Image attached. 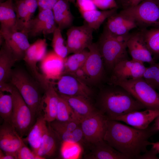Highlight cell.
<instances>
[{"label": "cell", "mask_w": 159, "mask_h": 159, "mask_svg": "<svg viewBox=\"0 0 159 159\" xmlns=\"http://www.w3.org/2000/svg\"><path fill=\"white\" fill-rule=\"evenodd\" d=\"M68 1L74 3L76 0H67Z\"/></svg>", "instance_id": "51"}, {"label": "cell", "mask_w": 159, "mask_h": 159, "mask_svg": "<svg viewBox=\"0 0 159 159\" xmlns=\"http://www.w3.org/2000/svg\"><path fill=\"white\" fill-rule=\"evenodd\" d=\"M147 46L153 59H159V27L141 29Z\"/></svg>", "instance_id": "32"}, {"label": "cell", "mask_w": 159, "mask_h": 159, "mask_svg": "<svg viewBox=\"0 0 159 159\" xmlns=\"http://www.w3.org/2000/svg\"><path fill=\"white\" fill-rule=\"evenodd\" d=\"M150 145L152 148L155 150L157 153H159V141L155 143L151 142Z\"/></svg>", "instance_id": "48"}, {"label": "cell", "mask_w": 159, "mask_h": 159, "mask_svg": "<svg viewBox=\"0 0 159 159\" xmlns=\"http://www.w3.org/2000/svg\"><path fill=\"white\" fill-rule=\"evenodd\" d=\"M77 5L80 13L96 9L92 0H76Z\"/></svg>", "instance_id": "42"}, {"label": "cell", "mask_w": 159, "mask_h": 159, "mask_svg": "<svg viewBox=\"0 0 159 159\" xmlns=\"http://www.w3.org/2000/svg\"><path fill=\"white\" fill-rule=\"evenodd\" d=\"M121 11L134 19L138 26L143 28L159 27V2L157 0H143L137 5Z\"/></svg>", "instance_id": "8"}, {"label": "cell", "mask_w": 159, "mask_h": 159, "mask_svg": "<svg viewBox=\"0 0 159 159\" xmlns=\"http://www.w3.org/2000/svg\"><path fill=\"white\" fill-rule=\"evenodd\" d=\"M15 156L17 159H43L25 145L22 138L21 145L16 152Z\"/></svg>", "instance_id": "40"}, {"label": "cell", "mask_w": 159, "mask_h": 159, "mask_svg": "<svg viewBox=\"0 0 159 159\" xmlns=\"http://www.w3.org/2000/svg\"><path fill=\"white\" fill-rule=\"evenodd\" d=\"M56 24L52 10H39L37 16L29 22L28 34L35 37L53 33L57 27Z\"/></svg>", "instance_id": "16"}, {"label": "cell", "mask_w": 159, "mask_h": 159, "mask_svg": "<svg viewBox=\"0 0 159 159\" xmlns=\"http://www.w3.org/2000/svg\"><path fill=\"white\" fill-rule=\"evenodd\" d=\"M22 140L12 124L4 121L0 126V149L13 155L16 159L15 153L21 145Z\"/></svg>", "instance_id": "20"}, {"label": "cell", "mask_w": 159, "mask_h": 159, "mask_svg": "<svg viewBox=\"0 0 159 159\" xmlns=\"http://www.w3.org/2000/svg\"><path fill=\"white\" fill-rule=\"evenodd\" d=\"M64 59L53 50L47 52L40 62L42 74L49 82L57 80L63 75Z\"/></svg>", "instance_id": "17"}, {"label": "cell", "mask_w": 159, "mask_h": 159, "mask_svg": "<svg viewBox=\"0 0 159 159\" xmlns=\"http://www.w3.org/2000/svg\"><path fill=\"white\" fill-rule=\"evenodd\" d=\"M153 125L157 131H159V115L154 120V123Z\"/></svg>", "instance_id": "49"}, {"label": "cell", "mask_w": 159, "mask_h": 159, "mask_svg": "<svg viewBox=\"0 0 159 159\" xmlns=\"http://www.w3.org/2000/svg\"><path fill=\"white\" fill-rule=\"evenodd\" d=\"M77 144L62 142L60 149L62 157L65 159L77 158L80 152Z\"/></svg>", "instance_id": "39"}, {"label": "cell", "mask_w": 159, "mask_h": 159, "mask_svg": "<svg viewBox=\"0 0 159 159\" xmlns=\"http://www.w3.org/2000/svg\"><path fill=\"white\" fill-rule=\"evenodd\" d=\"M0 51V89L10 83L13 69L16 61L12 54L3 42Z\"/></svg>", "instance_id": "22"}, {"label": "cell", "mask_w": 159, "mask_h": 159, "mask_svg": "<svg viewBox=\"0 0 159 159\" xmlns=\"http://www.w3.org/2000/svg\"><path fill=\"white\" fill-rule=\"evenodd\" d=\"M89 53L83 65L71 74L87 85L100 82L104 78L105 67L97 44L93 43L87 48Z\"/></svg>", "instance_id": "6"}, {"label": "cell", "mask_w": 159, "mask_h": 159, "mask_svg": "<svg viewBox=\"0 0 159 159\" xmlns=\"http://www.w3.org/2000/svg\"><path fill=\"white\" fill-rule=\"evenodd\" d=\"M13 0H7L0 4V34L16 29V17Z\"/></svg>", "instance_id": "23"}, {"label": "cell", "mask_w": 159, "mask_h": 159, "mask_svg": "<svg viewBox=\"0 0 159 159\" xmlns=\"http://www.w3.org/2000/svg\"><path fill=\"white\" fill-rule=\"evenodd\" d=\"M32 16L38 7V0H23Z\"/></svg>", "instance_id": "45"}, {"label": "cell", "mask_w": 159, "mask_h": 159, "mask_svg": "<svg viewBox=\"0 0 159 159\" xmlns=\"http://www.w3.org/2000/svg\"><path fill=\"white\" fill-rule=\"evenodd\" d=\"M130 34L117 36L105 30L102 34L97 44L105 68L108 71L111 72L117 62L128 59L127 44Z\"/></svg>", "instance_id": "4"}, {"label": "cell", "mask_w": 159, "mask_h": 159, "mask_svg": "<svg viewBox=\"0 0 159 159\" xmlns=\"http://www.w3.org/2000/svg\"><path fill=\"white\" fill-rule=\"evenodd\" d=\"M0 35L16 61L23 59L30 45L28 35L22 32L15 31L0 34Z\"/></svg>", "instance_id": "18"}, {"label": "cell", "mask_w": 159, "mask_h": 159, "mask_svg": "<svg viewBox=\"0 0 159 159\" xmlns=\"http://www.w3.org/2000/svg\"><path fill=\"white\" fill-rule=\"evenodd\" d=\"M100 92L98 104L101 111L109 119L145 107L122 87L109 84Z\"/></svg>", "instance_id": "2"}, {"label": "cell", "mask_w": 159, "mask_h": 159, "mask_svg": "<svg viewBox=\"0 0 159 159\" xmlns=\"http://www.w3.org/2000/svg\"><path fill=\"white\" fill-rule=\"evenodd\" d=\"M59 94L68 102L80 122L83 118L96 111L89 99L85 97L80 96H68Z\"/></svg>", "instance_id": "26"}, {"label": "cell", "mask_w": 159, "mask_h": 159, "mask_svg": "<svg viewBox=\"0 0 159 159\" xmlns=\"http://www.w3.org/2000/svg\"><path fill=\"white\" fill-rule=\"evenodd\" d=\"M12 95L13 109L11 123L21 138L26 136L34 125L35 117L17 89L14 86Z\"/></svg>", "instance_id": "7"}, {"label": "cell", "mask_w": 159, "mask_h": 159, "mask_svg": "<svg viewBox=\"0 0 159 159\" xmlns=\"http://www.w3.org/2000/svg\"><path fill=\"white\" fill-rule=\"evenodd\" d=\"M117 3V1L120 4L123 8V9H125L128 0H116Z\"/></svg>", "instance_id": "50"}, {"label": "cell", "mask_w": 159, "mask_h": 159, "mask_svg": "<svg viewBox=\"0 0 159 159\" xmlns=\"http://www.w3.org/2000/svg\"><path fill=\"white\" fill-rule=\"evenodd\" d=\"M59 96L56 120L61 122L74 120L80 122L68 102L59 95Z\"/></svg>", "instance_id": "33"}, {"label": "cell", "mask_w": 159, "mask_h": 159, "mask_svg": "<svg viewBox=\"0 0 159 159\" xmlns=\"http://www.w3.org/2000/svg\"><path fill=\"white\" fill-rule=\"evenodd\" d=\"M146 68L143 63L132 59L121 60L113 68L109 83L118 81L142 77Z\"/></svg>", "instance_id": "12"}, {"label": "cell", "mask_w": 159, "mask_h": 159, "mask_svg": "<svg viewBox=\"0 0 159 159\" xmlns=\"http://www.w3.org/2000/svg\"><path fill=\"white\" fill-rule=\"evenodd\" d=\"M60 139L56 132L48 125L37 155L43 159L51 158L55 155L58 149V140Z\"/></svg>", "instance_id": "25"}, {"label": "cell", "mask_w": 159, "mask_h": 159, "mask_svg": "<svg viewBox=\"0 0 159 159\" xmlns=\"http://www.w3.org/2000/svg\"><path fill=\"white\" fill-rule=\"evenodd\" d=\"M59 0H38L39 10L44 9L52 10L56 4Z\"/></svg>", "instance_id": "43"}, {"label": "cell", "mask_w": 159, "mask_h": 159, "mask_svg": "<svg viewBox=\"0 0 159 159\" xmlns=\"http://www.w3.org/2000/svg\"><path fill=\"white\" fill-rule=\"evenodd\" d=\"M159 115V110L146 109L144 110H136L117 117L112 120L123 122L135 128L143 130Z\"/></svg>", "instance_id": "19"}, {"label": "cell", "mask_w": 159, "mask_h": 159, "mask_svg": "<svg viewBox=\"0 0 159 159\" xmlns=\"http://www.w3.org/2000/svg\"></svg>", "instance_id": "53"}, {"label": "cell", "mask_w": 159, "mask_h": 159, "mask_svg": "<svg viewBox=\"0 0 159 159\" xmlns=\"http://www.w3.org/2000/svg\"><path fill=\"white\" fill-rule=\"evenodd\" d=\"M56 132L62 142L78 143L84 137L80 127L71 131H60Z\"/></svg>", "instance_id": "37"}, {"label": "cell", "mask_w": 159, "mask_h": 159, "mask_svg": "<svg viewBox=\"0 0 159 159\" xmlns=\"http://www.w3.org/2000/svg\"><path fill=\"white\" fill-rule=\"evenodd\" d=\"M127 46L132 59L143 63L147 62L150 65L156 62L147 46L141 30L130 34Z\"/></svg>", "instance_id": "14"}, {"label": "cell", "mask_w": 159, "mask_h": 159, "mask_svg": "<svg viewBox=\"0 0 159 159\" xmlns=\"http://www.w3.org/2000/svg\"><path fill=\"white\" fill-rule=\"evenodd\" d=\"M143 0H128L126 7L125 9L127 7L136 6L140 3Z\"/></svg>", "instance_id": "47"}, {"label": "cell", "mask_w": 159, "mask_h": 159, "mask_svg": "<svg viewBox=\"0 0 159 159\" xmlns=\"http://www.w3.org/2000/svg\"><path fill=\"white\" fill-rule=\"evenodd\" d=\"M47 123L43 114L42 113L37 118L26 137L22 139L24 142L26 141L28 143L32 151L36 154L43 137L47 129Z\"/></svg>", "instance_id": "24"}, {"label": "cell", "mask_w": 159, "mask_h": 159, "mask_svg": "<svg viewBox=\"0 0 159 159\" xmlns=\"http://www.w3.org/2000/svg\"><path fill=\"white\" fill-rule=\"evenodd\" d=\"M47 47V43L45 39L37 40L30 44L23 59L34 79L40 84L44 83L45 79L42 74L39 72L37 64L46 54Z\"/></svg>", "instance_id": "13"}, {"label": "cell", "mask_w": 159, "mask_h": 159, "mask_svg": "<svg viewBox=\"0 0 159 159\" xmlns=\"http://www.w3.org/2000/svg\"><path fill=\"white\" fill-rule=\"evenodd\" d=\"M16 17L17 31L28 35L29 22L32 16L23 0H17L14 4Z\"/></svg>", "instance_id": "30"}, {"label": "cell", "mask_w": 159, "mask_h": 159, "mask_svg": "<svg viewBox=\"0 0 159 159\" xmlns=\"http://www.w3.org/2000/svg\"><path fill=\"white\" fill-rule=\"evenodd\" d=\"M0 159H15V157L13 155L6 153L0 149Z\"/></svg>", "instance_id": "46"}, {"label": "cell", "mask_w": 159, "mask_h": 159, "mask_svg": "<svg viewBox=\"0 0 159 159\" xmlns=\"http://www.w3.org/2000/svg\"><path fill=\"white\" fill-rule=\"evenodd\" d=\"M3 92H0V115L4 121L11 123L13 109L12 96Z\"/></svg>", "instance_id": "34"}, {"label": "cell", "mask_w": 159, "mask_h": 159, "mask_svg": "<svg viewBox=\"0 0 159 159\" xmlns=\"http://www.w3.org/2000/svg\"><path fill=\"white\" fill-rule=\"evenodd\" d=\"M67 0H59L52 10L56 24L61 30L70 27L73 20Z\"/></svg>", "instance_id": "28"}, {"label": "cell", "mask_w": 159, "mask_h": 159, "mask_svg": "<svg viewBox=\"0 0 159 159\" xmlns=\"http://www.w3.org/2000/svg\"><path fill=\"white\" fill-rule=\"evenodd\" d=\"M107 119L100 110L81 120L80 127L84 137L88 142L94 144L103 140Z\"/></svg>", "instance_id": "9"}, {"label": "cell", "mask_w": 159, "mask_h": 159, "mask_svg": "<svg viewBox=\"0 0 159 159\" xmlns=\"http://www.w3.org/2000/svg\"><path fill=\"white\" fill-rule=\"evenodd\" d=\"M96 7L101 10L117 8L116 0H92Z\"/></svg>", "instance_id": "41"}, {"label": "cell", "mask_w": 159, "mask_h": 159, "mask_svg": "<svg viewBox=\"0 0 159 159\" xmlns=\"http://www.w3.org/2000/svg\"><path fill=\"white\" fill-rule=\"evenodd\" d=\"M10 82L17 89L35 117L41 114L44 95L42 91H44L36 80L24 71L17 68L13 69Z\"/></svg>", "instance_id": "3"}, {"label": "cell", "mask_w": 159, "mask_h": 159, "mask_svg": "<svg viewBox=\"0 0 159 159\" xmlns=\"http://www.w3.org/2000/svg\"><path fill=\"white\" fill-rule=\"evenodd\" d=\"M158 153L154 149L151 148L149 150L141 154L137 159H159L157 155Z\"/></svg>", "instance_id": "44"}, {"label": "cell", "mask_w": 159, "mask_h": 159, "mask_svg": "<svg viewBox=\"0 0 159 159\" xmlns=\"http://www.w3.org/2000/svg\"><path fill=\"white\" fill-rule=\"evenodd\" d=\"M95 146L87 157L91 159H130L104 140L94 143Z\"/></svg>", "instance_id": "27"}, {"label": "cell", "mask_w": 159, "mask_h": 159, "mask_svg": "<svg viewBox=\"0 0 159 159\" xmlns=\"http://www.w3.org/2000/svg\"><path fill=\"white\" fill-rule=\"evenodd\" d=\"M117 8L99 11L96 9L81 13L87 24L94 30L98 29L104 21L117 13Z\"/></svg>", "instance_id": "29"}, {"label": "cell", "mask_w": 159, "mask_h": 159, "mask_svg": "<svg viewBox=\"0 0 159 159\" xmlns=\"http://www.w3.org/2000/svg\"><path fill=\"white\" fill-rule=\"evenodd\" d=\"M142 77L159 93V62L150 64L146 67Z\"/></svg>", "instance_id": "36"}, {"label": "cell", "mask_w": 159, "mask_h": 159, "mask_svg": "<svg viewBox=\"0 0 159 159\" xmlns=\"http://www.w3.org/2000/svg\"><path fill=\"white\" fill-rule=\"evenodd\" d=\"M59 94L68 96H80L88 99L92 91L86 83L75 76L66 74L62 75L56 83Z\"/></svg>", "instance_id": "11"}, {"label": "cell", "mask_w": 159, "mask_h": 159, "mask_svg": "<svg viewBox=\"0 0 159 159\" xmlns=\"http://www.w3.org/2000/svg\"><path fill=\"white\" fill-rule=\"evenodd\" d=\"M53 34L52 45L53 50L59 56L65 59L69 53L67 47L64 44L61 30L57 26Z\"/></svg>", "instance_id": "35"}, {"label": "cell", "mask_w": 159, "mask_h": 159, "mask_svg": "<svg viewBox=\"0 0 159 159\" xmlns=\"http://www.w3.org/2000/svg\"><path fill=\"white\" fill-rule=\"evenodd\" d=\"M107 20L104 30L115 36L128 35L131 30L138 26L134 19L121 11L115 13Z\"/></svg>", "instance_id": "15"}, {"label": "cell", "mask_w": 159, "mask_h": 159, "mask_svg": "<svg viewBox=\"0 0 159 159\" xmlns=\"http://www.w3.org/2000/svg\"><path fill=\"white\" fill-rule=\"evenodd\" d=\"M110 84L123 87L146 109L159 110V93L142 77L118 81Z\"/></svg>", "instance_id": "5"}, {"label": "cell", "mask_w": 159, "mask_h": 159, "mask_svg": "<svg viewBox=\"0 0 159 159\" xmlns=\"http://www.w3.org/2000/svg\"><path fill=\"white\" fill-rule=\"evenodd\" d=\"M48 123L52 129L56 132L64 131H71L80 127V122L74 120L61 122L55 120L51 122Z\"/></svg>", "instance_id": "38"}, {"label": "cell", "mask_w": 159, "mask_h": 159, "mask_svg": "<svg viewBox=\"0 0 159 159\" xmlns=\"http://www.w3.org/2000/svg\"><path fill=\"white\" fill-rule=\"evenodd\" d=\"M89 53V51L85 49L67 57L64 59L63 75L72 74L82 67L85 62Z\"/></svg>", "instance_id": "31"}, {"label": "cell", "mask_w": 159, "mask_h": 159, "mask_svg": "<svg viewBox=\"0 0 159 159\" xmlns=\"http://www.w3.org/2000/svg\"><path fill=\"white\" fill-rule=\"evenodd\" d=\"M157 131L152 125L141 130L107 119L103 140L130 159H137L150 145L149 138Z\"/></svg>", "instance_id": "1"}, {"label": "cell", "mask_w": 159, "mask_h": 159, "mask_svg": "<svg viewBox=\"0 0 159 159\" xmlns=\"http://www.w3.org/2000/svg\"><path fill=\"white\" fill-rule=\"evenodd\" d=\"M55 82L51 81L45 90L43 98V115L48 122L56 120L59 95L55 87Z\"/></svg>", "instance_id": "21"}, {"label": "cell", "mask_w": 159, "mask_h": 159, "mask_svg": "<svg viewBox=\"0 0 159 159\" xmlns=\"http://www.w3.org/2000/svg\"><path fill=\"white\" fill-rule=\"evenodd\" d=\"M159 2V0H157Z\"/></svg>", "instance_id": "52"}, {"label": "cell", "mask_w": 159, "mask_h": 159, "mask_svg": "<svg viewBox=\"0 0 159 159\" xmlns=\"http://www.w3.org/2000/svg\"><path fill=\"white\" fill-rule=\"evenodd\" d=\"M93 30L85 24L72 26L67 32L66 46L69 53H74L85 49L92 43Z\"/></svg>", "instance_id": "10"}]
</instances>
